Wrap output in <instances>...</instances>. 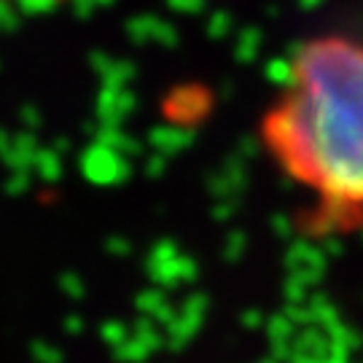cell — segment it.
Here are the masks:
<instances>
[{
	"instance_id": "cell-1",
	"label": "cell",
	"mask_w": 363,
	"mask_h": 363,
	"mask_svg": "<svg viewBox=\"0 0 363 363\" xmlns=\"http://www.w3.org/2000/svg\"><path fill=\"white\" fill-rule=\"evenodd\" d=\"M261 143L328 223L363 220V43L307 40L261 118Z\"/></svg>"
}]
</instances>
